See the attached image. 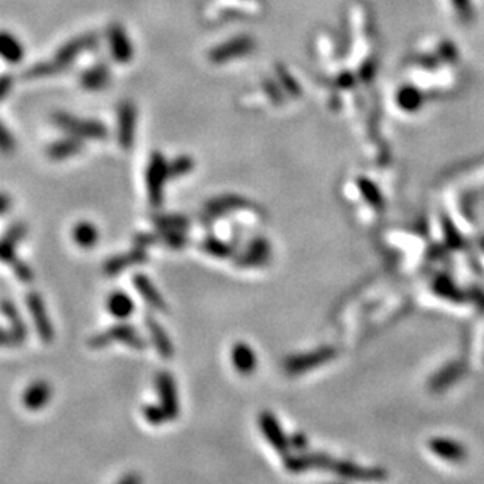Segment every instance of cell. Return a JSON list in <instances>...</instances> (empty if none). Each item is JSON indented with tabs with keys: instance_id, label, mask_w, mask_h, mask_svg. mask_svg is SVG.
Here are the masks:
<instances>
[{
	"instance_id": "cell-1",
	"label": "cell",
	"mask_w": 484,
	"mask_h": 484,
	"mask_svg": "<svg viewBox=\"0 0 484 484\" xmlns=\"http://www.w3.org/2000/svg\"><path fill=\"white\" fill-rule=\"evenodd\" d=\"M113 342H123L127 346H131L132 350H138V351L146 350V346H148V342L143 339V336L137 331V328L128 323L113 324L111 328L99 332V334H94L88 340V345L89 348H93V350H102V348L109 346Z\"/></svg>"
},
{
	"instance_id": "cell-2",
	"label": "cell",
	"mask_w": 484,
	"mask_h": 484,
	"mask_svg": "<svg viewBox=\"0 0 484 484\" xmlns=\"http://www.w3.org/2000/svg\"><path fill=\"white\" fill-rule=\"evenodd\" d=\"M54 123L67 135L80 140H105L109 137L107 126L97 119H83L60 111L54 115Z\"/></svg>"
},
{
	"instance_id": "cell-3",
	"label": "cell",
	"mask_w": 484,
	"mask_h": 484,
	"mask_svg": "<svg viewBox=\"0 0 484 484\" xmlns=\"http://www.w3.org/2000/svg\"><path fill=\"white\" fill-rule=\"evenodd\" d=\"M170 180L168 162L163 154L154 153L149 158L146 168L148 199L154 209H160L165 202V184Z\"/></svg>"
},
{
	"instance_id": "cell-4",
	"label": "cell",
	"mask_w": 484,
	"mask_h": 484,
	"mask_svg": "<svg viewBox=\"0 0 484 484\" xmlns=\"http://www.w3.org/2000/svg\"><path fill=\"white\" fill-rule=\"evenodd\" d=\"M26 304L28 309V314L32 317L36 334L44 343H52L55 339L54 324L50 321V317L48 314L46 304H44L43 297L38 292H28L26 297Z\"/></svg>"
},
{
	"instance_id": "cell-5",
	"label": "cell",
	"mask_w": 484,
	"mask_h": 484,
	"mask_svg": "<svg viewBox=\"0 0 484 484\" xmlns=\"http://www.w3.org/2000/svg\"><path fill=\"white\" fill-rule=\"evenodd\" d=\"M251 206L253 204L248 199L241 198V196H236V194L219 196V198L210 199L206 204V207H204L201 214V223L204 226H211L215 223V219L229 215L232 214V211L246 210Z\"/></svg>"
},
{
	"instance_id": "cell-6",
	"label": "cell",
	"mask_w": 484,
	"mask_h": 484,
	"mask_svg": "<svg viewBox=\"0 0 484 484\" xmlns=\"http://www.w3.org/2000/svg\"><path fill=\"white\" fill-rule=\"evenodd\" d=\"M254 49V40L251 36H237L232 40L218 44L209 52V60L214 65H224L249 54Z\"/></svg>"
},
{
	"instance_id": "cell-7",
	"label": "cell",
	"mask_w": 484,
	"mask_h": 484,
	"mask_svg": "<svg viewBox=\"0 0 484 484\" xmlns=\"http://www.w3.org/2000/svg\"><path fill=\"white\" fill-rule=\"evenodd\" d=\"M138 110L131 101H124L118 107V143L121 149H132L135 141V128H137Z\"/></svg>"
},
{
	"instance_id": "cell-8",
	"label": "cell",
	"mask_w": 484,
	"mask_h": 484,
	"mask_svg": "<svg viewBox=\"0 0 484 484\" xmlns=\"http://www.w3.org/2000/svg\"><path fill=\"white\" fill-rule=\"evenodd\" d=\"M97 35L94 33H87V35H82L74 38V40L67 41L65 46L60 48L57 50V54L54 57V63L58 66L60 71H65L67 66H71L77 57L82 54V52L89 50L92 48H94L97 44Z\"/></svg>"
},
{
	"instance_id": "cell-9",
	"label": "cell",
	"mask_w": 484,
	"mask_h": 484,
	"mask_svg": "<svg viewBox=\"0 0 484 484\" xmlns=\"http://www.w3.org/2000/svg\"><path fill=\"white\" fill-rule=\"evenodd\" d=\"M155 389L160 398V405L168 414L170 420H176L179 417V397L172 375L168 372L158 373L155 376Z\"/></svg>"
},
{
	"instance_id": "cell-10",
	"label": "cell",
	"mask_w": 484,
	"mask_h": 484,
	"mask_svg": "<svg viewBox=\"0 0 484 484\" xmlns=\"http://www.w3.org/2000/svg\"><path fill=\"white\" fill-rule=\"evenodd\" d=\"M149 259L146 248H140V246H133L131 251L123 253V254H116L110 257V259L105 260L104 263V273L107 276H118L119 273H123V271L128 267H133V265H140V263H146Z\"/></svg>"
},
{
	"instance_id": "cell-11",
	"label": "cell",
	"mask_w": 484,
	"mask_h": 484,
	"mask_svg": "<svg viewBox=\"0 0 484 484\" xmlns=\"http://www.w3.org/2000/svg\"><path fill=\"white\" fill-rule=\"evenodd\" d=\"M107 36L110 43V52L113 58H115V62L121 65L131 63L133 58V46L126 28L119 24H113L109 27Z\"/></svg>"
},
{
	"instance_id": "cell-12",
	"label": "cell",
	"mask_w": 484,
	"mask_h": 484,
	"mask_svg": "<svg viewBox=\"0 0 484 484\" xmlns=\"http://www.w3.org/2000/svg\"><path fill=\"white\" fill-rule=\"evenodd\" d=\"M237 267L249 268V267H262L270 260V243L265 238L257 237L249 241L246 251L240 255L233 257Z\"/></svg>"
},
{
	"instance_id": "cell-13",
	"label": "cell",
	"mask_w": 484,
	"mask_h": 484,
	"mask_svg": "<svg viewBox=\"0 0 484 484\" xmlns=\"http://www.w3.org/2000/svg\"><path fill=\"white\" fill-rule=\"evenodd\" d=\"M145 326L149 332V337L153 340V345L157 353L165 359H171L174 356V346L162 324L158 323L153 315L145 314Z\"/></svg>"
},
{
	"instance_id": "cell-14",
	"label": "cell",
	"mask_w": 484,
	"mask_h": 484,
	"mask_svg": "<svg viewBox=\"0 0 484 484\" xmlns=\"http://www.w3.org/2000/svg\"><path fill=\"white\" fill-rule=\"evenodd\" d=\"M132 282H133L135 290L141 295V298L145 299L150 307L155 309V311L158 312L168 311V304H166V301L163 299L162 293L157 290V287L153 284V281H150L146 275H141V273L135 275L132 277Z\"/></svg>"
},
{
	"instance_id": "cell-15",
	"label": "cell",
	"mask_w": 484,
	"mask_h": 484,
	"mask_svg": "<svg viewBox=\"0 0 484 484\" xmlns=\"http://www.w3.org/2000/svg\"><path fill=\"white\" fill-rule=\"evenodd\" d=\"M52 398V387L48 381H35L22 393V403L28 411H40Z\"/></svg>"
},
{
	"instance_id": "cell-16",
	"label": "cell",
	"mask_w": 484,
	"mask_h": 484,
	"mask_svg": "<svg viewBox=\"0 0 484 484\" xmlns=\"http://www.w3.org/2000/svg\"><path fill=\"white\" fill-rule=\"evenodd\" d=\"M259 427L262 429L263 436L267 437V441L273 445L277 451L284 453L287 450V447H289V442H287L282 429L281 427H279V423L273 414L262 412L259 415Z\"/></svg>"
},
{
	"instance_id": "cell-17",
	"label": "cell",
	"mask_w": 484,
	"mask_h": 484,
	"mask_svg": "<svg viewBox=\"0 0 484 484\" xmlns=\"http://www.w3.org/2000/svg\"><path fill=\"white\" fill-rule=\"evenodd\" d=\"M231 361H232L233 368H236L237 372L243 376L253 375L255 367H257L255 353L253 351L251 346L243 343V342H237L236 345L232 346Z\"/></svg>"
},
{
	"instance_id": "cell-18",
	"label": "cell",
	"mask_w": 484,
	"mask_h": 484,
	"mask_svg": "<svg viewBox=\"0 0 484 484\" xmlns=\"http://www.w3.org/2000/svg\"><path fill=\"white\" fill-rule=\"evenodd\" d=\"M110 80L111 74L107 65H96L80 75V85L88 92H101L110 85Z\"/></svg>"
},
{
	"instance_id": "cell-19",
	"label": "cell",
	"mask_w": 484,
	"mask_h": 484,
	"mask_svg": "<svg viewBox=\"0 0 484 484\" xmlns=\"http://www.w3.org/2000/svg\"><path fill=\"white\" fill-rule=\"evenodd\" d=\"M26 55L22 43L13 33L0 30V58L10 65H18Z\"/></svg>"
},
{
	"instance_id": "cell-20",
	"label": "cell",
	"mask_w": 484,
	"mask_h": 484,
	"mask_svg": "<svg viewBox=\"0 0 484 484\" xmlns=\"http://www.w3.org/2000/svg\"><path fill=\"white\" fill-rule=\"evenodd\" d=\"M83 149V141L77 137H72V135H67L66 138L57 140L52 143L48 148V155L52 160H66V158L74 157L82 153Z\"/></svg>"
},
{
	"instance_id": "cell-21",
	"label": "cell",
	"mask_w": 484,
	"mask_h": 484,
	"mask_svg": "<svg viewBox=\"0 0 484 484\" xmlns=\"http://www.w3.org/2000/svg\"><path fill=\"white\" fill-rule=\"evenodd\" d=\"M107 311L110 315L118 320H126L135 311V304L132 298L123 290H116L109 295L107 298Z\"/></svg>"
},
{
	"instance_id": "cell-22",
	"label": "cell",
	"mask_w": 484,
	"mask_h": 484,
	"mask_svg": "<svg viewBox=\"0 0 484 484\" xmlns=\"http://www.w3.org/2000/svg\"><path fill=\"white\" fill-rule=\"evenodd\" d=\"M0 311H2V314L5 315V319L9 320L10 329L18 336L21 342L24 343L27 340V336H28V328H27L24 319H22L18 306L10 299H4L2 302H0Z\"/></svg>"
},
{
	"instance_id": "cell-23",
	"label": "cell",
	"mask_w": 484,
	"mask_h": 484,
	"mask_svg": "<svg viewBox=\"0 0 484 484\" xmlns=\"http://www.w3.org/2000/svg\"><path fill=\"white\" fill-rule=\"evenodd\" d=\"M199 248L204 253H207L211 257H216V259H231V257H233V253H236V246H233V243L219 240L214 236H207L204 238Z\"/></svg>"
},
{
	"instance_id": "cell-24",
	"label": "cell",
	"mask_w": 484,
	"mask_h": 484,
	"mask_svg": "<svg viewBox=\"0 0 484 484\" xmlns=\"http://www.w3.org/2000/svg\"><path fill=\"white\" fill-rule=\"evenodd\" d=\"M72 238L82 249H92L99 240V231L94 224L82 221L72 229Z\"/></svg>"
},
{
	"instance_id": "cell-25",
	"label": "cell",
	"mask_w": 484,
	"mask_h": 484,
	"mask_svg": "<svg viewBox=\"0 0 484 484\" xmlns=\"http://www.w3.org/2000/svg\"><path fill=\"white\" fill-rule=\"evenodd\" d=\"M153 223L155 229H166V231H182L187 232L190 229V219L182 215L174 214H158L153 216Z\"/></svg>"
},
{
	"instance_id": "cell-26",
	"label": "cell",
	"mask_w": 484,
	"mask_h": 484,
	"mask_svg": "<svg viewBox=\"0 0 484 484\" xmlns=\"http://www.w3.org/2000/svg\"><path fill=\"white\" fill-rule=\"evenodd\" d=\"M157 245L163 243L166 248L171 249H184L188 245L187 233L182 231H166V229H157Z\"/></svg>"
},
{
	"instance_id": "cell-27",
	"label": "cell",
	"mask_w": 484,
	"mask_h": 484,
	"mask_svg": "<svg viewBox=\"0 0 484 484\" xmlns=\"http://www.w3.org/2000/svg\"><path fill=\"white\" fill-rule=\"evenodd\" d=\"M194 168V160L190 155H179L168 163V174L170 179H179L182 176L190 174Z\"/></svg>"
},
{
	"instance_id": "cell-28",
	"label": "cell",
	"mask_w": 484,
	"mask_h": 484,
	"mask_svg": "<svg viewBox=\"0 0 484 484\" xmlns=\"http://www.w3.org/2000/svg\"><path fill=\"white\" fill-rule=\"evenodd\" d=\"M143 415H145V419L148 423L154 427L158 425H163V423L170 422L168 414L163 409L162 405H146L143 406Z\"/></svg>"
},
{
	"instance_id": "cell-29",
	"label": "cell",
	"mask_w": 484,
	"mask_h": 484,
	"mask_svg": "<svg viewBox=\"0 0 484 484\" xmlns=\"http://www.w3.org/2000/svg\"><path fill=\"white\" fill-rule=\"evenodd\" d=\"M58 72L62 71L58 70V66L54 63V60H52V62H41L33 65L32 67H28V71L26 72V79H43Z\"/></svg>"
},
{
	"instance_id": "cell-30",
	"label": "cell",
	"mask_w": 484,
	"mask_h": 484,
	"mask_svg": "<svg viewBox=\"0 0 484 484\" xmlns=\"http://www.w3.org/2000/svg\"><path fill=\"white\" fill-rule=\"evenodd\" d=\"M14 149H16V140H14L11 132L0 121V153L11 154Z\"/></svg>"
},
{
	"instance_id": "cell-31",
	"label": "cell",
	"mask_w": 484,
	"mask_h": 484,
	"mask_svg": "<svg viewBox=\"0 0 484 484\" xmlns=\"http://www.w3.org/2000/svg\"><path fill=\"white\" fill-rule=\"evenodd\" d=\"M13 271H14V275H16L19 281H22V282H32L33 277H35L32 268H30L27 263L22 262L21 259L13 265Z\"/></svg>"
},
{
	"instance_id": "cell-32",
	"label": "cell",
	"mask_w": 484,
	"mask_h": 484,
	"mask_svg": "<svg viewBox=\"0 0 484 484\" xmlns=\"http://www.w3.org/2000/svg\"><path fill=\"white\" fill-rule=\"evenodd\" d=\"M19 345H22V342L11 329L0 328V346L2 348H16Z\"/></svg>"
},
{
	"instance_id": "cell-33",
	"label": "cell",
	"mask_w": 484,
	"mask_h": 484,
	"mask_svg": "<svg viewBox=\"0 0 484 484\" xmlns=\"http://www.w3.org/2000/svg\"><path fill=\"white\" fill-rule=\"evenodd\" d=\"M133 245L140 248H148L157 245V233L155 232H140L133 237Z\"/></svg>"
},
{
	"instance_id": "cell-34",
	"label": "cell",
	"mask_w": 484,
	"mask_h": 484,
	"mask_svg": "<svg viewBox=\"0 0 484 484\" xmlns=\"http://www.w3.org/2000/svg\"><path fill=\"white\" fill-rule=\"evenodd\" d=\"M13 77L10 75H0V102H2L13 89Z\"/></svg>"
},
{
	"instance_id": "cell-35",
	"label": "cell",
	"mask_w": 484,
	"mask_h": 484,
	"mask_svg": "<svg viewBox=\"0 0 484 484\" xmlns=\"http://www.w3.org/2000/svg\"><path fill=\"white\" fill-rule=\"evenodd\" d=\"M11 204H13V201H11V198H10V196H9V194H5V193H0V216H2V215H5V214H6V211H9V210H10V207H11Z\"/></svg>"
},
{
	"instance_id": "cell-36",
	"label": "cell",
	"mask_w": 484,
	"mask_h": 484,
	"mask_svg": "<svg viewBox=\"0 0 484 484\" xmlns=\"http://www.w3.org/2000/svg\"><path fill=\"white\" fill-rule=\"evenodd\" d=\"M121 483H124V484H128V483H140L141 478L137 475V473H131V475H126L123 476V478L119 480Z\"/></svg>"
}]
</instances>
